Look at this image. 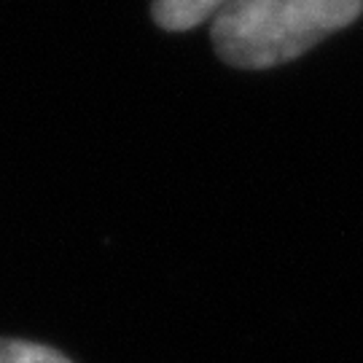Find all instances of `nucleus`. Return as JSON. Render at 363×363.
I'll return each mask as SVG.
<instances>
[{
	"label": "nucleus",
	"instance_id": "f03ea898",
	"mask_svg": "<svg viewBox=\"0 0 363 363\" xmlns=\"http://www.w3.org/2000/svg\"><path fill=\"white\" fill-rule=\"evenodd\" d=\"M232 0H156L154 19L169 33H181L216 19Z\"/></svg>",
	"mask_w": 363,
	"mask_h": 363
},
{
	"label": "nucleus",
	"instance_id": "f257e3e1",
	"mask_svg": "<svg viewBox=\"0 0 363 363\" xmlns=\"http://www.w3.org/2000/svg\"><path fill=\"white\" fill-rule=\"evenodd\" d=\"M363 0H232L213 19L220 60L242 70L286 65L352 25Z\"/></svg>",
	"mask_w": 363,
	"mask_h": 363
},
{
	"label": "nucleus",
	"instance_id": "7ed1b4c3",
	"mask_svg": "<svg viewBox=\"0 0 363 363\" xmlns=\"http://www.w3.org/2000/svg\"><path fill=\"white\" fill-rule=\"evenodd\" d=\"M0 363H70L62 352L46 345L22 342V339H0Z\"/></svg>",
	"mask_w": 363,
	"mask_h": 363
}]
</instances>
